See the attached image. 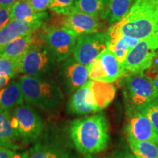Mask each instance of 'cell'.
Listing matches in <instances>:
<instances>
[{
	"label": "cell",
	"mask_w": 158,
	"mask_h": 158,
	"mask_svg": "<svg viewBox=\"0 0 158 158\" xmlns=\"http://www.w3.org/2000/svg\"><path fill=\"white\" fill-rule=\"evenodd\" d=\"M69 132L76 149L84 155L101 152L109 143L108 123L102 113L74 120Z\"/></svg>",
	"instance_id": "cell-1"
},
{
	"label": "cell",
	"mask_w": 158,
	"mask_h": 158,
	"mask_svg": "<svg viewBox=\"0 0 158 158\" xmlns=\"http://www.w3.org/2000/svg\"><path fill=\"white\" fill-rule=\"evenodd\" d=\"M121 35L142 40L158 32V0H135L127 14L116 22Z\"/></svg>",
	"instance_id": "cell-2"
},
{
	"label": "cell",
	"mask_w": 158,
	"mask_h": 158,
	"mask_svg": "<svg viewBox=\"0 0 158 158\" xmlns=\"http://www.w3.org/2000/svg\"><path fill=\"white\" fill-rule=\"evenodd\" d=\"M115 92L111 83L88 81L71 94L68 102L69 113L84 116L100 111L112 102Z\"/></svg>",
	"instance_id": "cell-3"
},
{
	"label": "cell",
	"mask_w": 158,
	"mask_h": 158,
	"mask_svg": "<svg viewBox=\"0 0 158 158\" xmlns=\"http://www.w3.org/2000/svg\"><path fill=\"white\" fill-rule=\"evenodd\" d=\"M24 100L45 111L58 110L64 100L62 91L51 78H37L23 75L20 78Z\"/></svg>",
	"instance_id": "cell-4"
},
{
	"label": "cell",
	"mask_w": 158,
	"mask_h": 158,
	"mask_svg": "<svg viewBox=\"0 0 158 158\" xmlns=\"http://www.w3.org/2000/svg\"><path fill=\"white\" fill-rule=\"evenodd\" d=\"M124 84L127 107L141 111L158 97V90L153 80L143 73L127 75Z\"/></svg>",
	"instance_id": "cell-5"
},
{
	"label": "cell",
	"mask_w": 158,
	"mask_h": 158,
	"mask_svg": "<svg viewBox=\"0 0 158 158\" xmlns=\"http://www.w3.org/2000/svg\"><path fill=\"white\" fill-rule=\"evenodd\" d=\"M11 123L19 135V141L30 143L37 141L44 129L40 114L29 103H22L11 112Z\"/></svg>",
	"instance_id": "cell-6"
},
{
	"label": "cell",
	"mask_w": 158,
	"mask_h": 158,
	"mask_svg": "<svg viewBox=\"0 0 158 158\" xmlns=\"http://www.w3.org/2000/svg\"><path fill=\"white\" fill-rule=\"evenodd\" d=\"M72 154L71 144L60 130L52 125L43 129L29 151V158H68Z\"/></svg>",
	"instance_id": "cell-7"
},
{
	"label": "cell",
	"mask_w": 158,
	"mask_h": 158,
	"mask_svg": "<svg viewBox=\"0 0 158 158\" xmlns=\"http://www.w3.org/2000/svg\"><path fill=\"white\" fill-rule=\"evenodd\" d=\"M158 50V32L140 40L137 45L130 50L121 65L123 75L143 73L153 64Z\"/></svg>",
	"instance_id": "cell-8"
},
{
	"label": "cell",
	"mask_w": 158,
	"mask_h": 158,
	"mask_svg": "<svg viewBox=\"0 0 158 158\" xmlns=\"http://www.w3.org/2000/svg\"><path fill=\"white\" fill-rule=\"evenodd\" d=\"M51 54L42 43H35L18 60L19 73L37 78H51L53 67Z\"/></svg>",
	"instance_id": "cell-9"
},
{
	"label": "cell",
	"mask_w": 158,
	"mask_h": 158,
	"mask_svg": "<svg viewBox=\"0 0 158 158\" xmlns=\"http://www.w3.org/2000/svg\"><path fill=\"white\" fill-rule=\"evenodd\" d=\"M76 39L72 31L62 26L49 27L43 35L47 48L58 62H64L73 54Z\"/></svg>",
	"instance_id": "cell-10"
},
{
	"label": "cell",
	"mask_w": 158,
	"mask_h": 158,
	"mask_svg": "<svg viewBox=\"0 0 158 158\" xmlns=\"http://www.w3.org/2000/svg\"><path fill=\"white\" fill-rule=\"evenodd\" d=\"M110 39L107 33L94 32L77 37L73 57L77 62L89 66L108 48Z\"/></svg>",
	"instance_id": "cell-11"
},
{
	"label": "cell",
	"mask_w": 158,
	"mask_h": 158,
	"mask_svg": "<svg viewBox=\"0 0 158 158\" xmlns=\"http://www.w3.org/2000/svg\"><path fill=\"white\" fill-rule=\"evenodd\" d=\"M89 78L105 83H113L123 75L121 64L108 48L104 50L89 65Z\"/></svg>",
	"instance_id": "cell-12"
},
{
	"label": "cell",
	"mask_w": 158,
	"mask_h": 158,
	"mask_svg": "<svg viewBox=\"0 0 158 158\" xmlns=\"http://www.w3.org/2000/svg\"><path fill=\"white\" fill-rule=\"evenodd\" d=\"M127 136L139 141L158 144V133L147 116L139 110L127 107V122L124 127Z\"/></svg>",
	"instance_id": "cell-13"
},
{
	"label": "cell",
	"mask_w": 158,
	"mask_h": 158,
	"mask_svg": "<svg viewBox=\"0 0 158 158\" xmlns=\"http://www.w3.org/2000/svg\"><path fill=\"white\" fill-rule=\"evenodd\" d=\"M59 78L64 92L73 93L89 81L88 67L75 59H68L61 68Z\"/></svg>",
	"instance_id": "cell-14"
},
{
	"label": "cell",
	"mask_w": 158,
	"mask_h": 158,
	"mask_svg": "<svg viewBox=\"0 0 158 158\" xmlns=\"http://www.w3.org/2000/svg\"><path fill=\"white\" fill-rule=\"evenodd\" d=\"M60 26L66 27L76 36L98 32L100 27L98 17L78 10H72L66 15H62Z\"/></svg>",
	"instance_id": "cell-15"
},
{
	"label": "cell",
	"mask_w": 158,
	"mask_h": 158,
	"mask_svg": "<svg viewBox=\"0 0 158 158\" xmlns=\"http://www.w3.org/2000/svg\"><path fill=\"white\" fill-rule=\"evenodd\" d=\"M43 24V21H28L11 20L0 29V48L11 40L23 35L36 31Z\"/></svg>",
	"instance_id": "cell-16"
},
{
	"label": "cell",
	"mask_w": 158,
	"mask_h": 158,
	"mask_svg": "<svg viewBox=\"0 0 158 158\" xmlns=\"http://www.w3.org/2000/svg\"><path fill=\"white\" fill-rule=\"evenodd\" d=\"M35 32L15 38L0 48V58L18 61L33 44L40 43Z\"/></svg>",
	"instance_id": "cell-17"
},
{
	"label": "cell",
	"mask_w": 158,
	"mask_h": 158,
	"mask_svg": "<svg viewBox=\"0 0 158 158\" xmlns=\"http://www.w3.org/2000/svg\"><path fill=\"white\" fill-rule=\"evenodd\" d=\"M23 100L20 81H13L0 89V109L10 110L23 103Z\"/></svg>",
	"instance_id": "cell-18"
},
{
	"label": "cell",
	"mask_w": 158,
	"mask_h": 158,
	"mask_svg": "<svg viewBox=\"0 0 158 158\" xmlns=\"http://www.w3.org/2000/svg\"><path fill=\"white\" fill-rule=\"evenodd\" d=\"M19 135L11 123V114L9 110L0 109V146L17 150Z\"/></svg>",
	"instance_id": "cell-19"
},
{
	"label": "cell",
	"mask_w": 158,
	"mask_h": 158,
	"mask_svg": "<svg viewBox=\"0 0 158 158\" xmlns=\"http://www.w3.org/2000/svg\"><path fill=\"white\" fill-rule=\"evenodd\" d=\"M11 20L32 21H43L47 16L45 12H36L32 8L28 0H18L13 4L10 10Z\"/></svg>",
	"instance_id": "cell-20"
},
{
	"label": "cell",
	"mask_w": 158,
	"mask_h": 158,
	"mask_svg": "<svg viewBox=\"0 0 158 158\" xmlns=\"http://www.w3.org/2000/svg\"><path fill=\"white\" fill-rule=\"evenodd\" d=\"M110 0H75L73 10L100 19H107Z\"/></svg>",
	"instance_id": "cell-21"
},
{
	"label": "cell",
	"mask_w": 158,
	"mask_h": 158,
	"mask_svg": "<svg viewBox=\"0 0 158 158\" xmlns=\"http://www.w3.org/2000/svg\"><path fill=\"white\" fill-rule=\"evenodd\" d=\"M130 149L135 158H157L158 144L147 141H139L127 136Z\"/></svg>",
	"instance_id": "cell-22"
},
{
	"label": "cell",
	"mask_w": 158,
	"mask_h": 158,
	"mask_svg": "<svg viewBox=\"0 0 158 158\" xmlns=\"http://www.w3.org/2000/svg\"><path fill=\"white\" fill-rule=\"evenodd\" d=\"M135 0H110L108 17L110 23H116L127 14Z\"/></svg>",
	"instance_id": "cell-23"
},
{
	"label": "cell",
	"mask_w": 158,
	"mask_h": 158,
	"mask_svg": "<svg viewBox=\"0 0 158 158\" xmlns=\"http://www.w3.org/2000/svg\"><path fill=\"white\" fill-rule=\"evenodd\" d=\"M107 48L113 53L121 65L125 60L126 56L130 50L128 45L122 40V36L114 40H110Z\"/></svg>",
	"instance_id": "cell-24"
},
{
	"label": "cell",
	"mask_w": 158,
	"mask_h": 158,
	"mask_svg": "<svg viewBox=\"0 0 158 158\" xmlns=\"http://www.w3.org/2000/svg\"><path fill=\"white\" fill-rule=\"evenodd\" d=\"M19 71L18 61L7 58H0V74L13 78Z\"/></svg>",
	"instance_id": "cell-25"
},
{
	"label": "cell",
	"mask_w": 158,
	"mask_h": 158,
	"mask_svg": "<svg viewBox=\"0 0 158 158\" xmlns=\"http://www.w3.org/2000/svg\"><path fill=\"white\" fill-rule=\"evenodd\" d=\"M75 0H52L49 9L59 15H66L73 10Z\"/></svg>",
	"instance_id": "cell-26"
},
{
	"label": "cell",
	"mask_w": 158,
	"mask_h": 158,
	"mask_svg": "<svg viewBox=\"0 0 158 158\" xmlns=\"http://www.w3.org/2000/svg\"><path fill=\"white\" fill-rule=\"evenodd\" d=\"M152 122L158 133V97L141 110Z\"/></svg>",
	"instance_id": "cell-27"
},
{
	"label": "cell",
	"mask_w": 158,
	"mask_h": 158,
	"mask_svg": "<svg viewBox=\"0 0 158 158\" xmlns=\"http://www.w3.org/2000/svg\"><path fill=\"white\" fill-rule=\"evenodd\" d=\"M32 8L36 12H44L49 8L52 0H28Z\"/></svg>",
	"instance_id": "cell-28"
},
{
	"label": "cell",
	"mask_w": 158,
	"mask_h": 158,
	"mask_svg": "<svg viewBox=\"0 0 158 158\" xmlns=\"http://www.w3.org/2000/svg\"><path fill=\"white\" fill-rule=\"evenodd\" d=\"M10 10L11 7H0V29H2L10 21H11Z\"/></svg>",
	"instance_id": "cell-29"
},
{
	"label": "cell",
	"mask_w": 158,
	"mask_h": 158,
	"mask_svg": "<svg viewBox=\"0 0 158 158\" xmlns=\"http://www.w3.org/2000/svg\"><path fill=\"white\" fill-rule=\"evenodd\" d=\"M110 158H135V155L127 149H120L115 152Z\"/></svg>",
	"instance_id": "cell-30"
},
{
	"label": "cell",
	"mask_w": 158,
	"mask_h": 158,
	"mask_svg": "<svg viewBox=\"0 0 158 158\" xmlns=\"http://www.w3.org/2000/svg\"><path fill=\"white\" fill-rule=\"evenodd\" d=\"M15 152H16L15 149L0 146V158H12Z\"/></svg>",
	"instance_id": "cell-31"
},
{
	"label": "cell",
	"mask_w": 158,
	"mask_h": 158,
	"mask_svg": "<svg viewBox=\"0 0 158 158\" xmlns=\"http://www.w3.org/2000/svg\"><path fill=\"white\" fill-rule=\"evenodd\" d=\"M122 38L124 40V42L128 45V47H129L130 49L133 48V47H135L140 41V40L135 38V37L126 36V35H122Z\"/></svg>",
	"instance_id": "cell-32"
},
{
	"label": "cell",
	"mask_w": 158,
	"mask_h": 158,
	"mask_svg": "<svg viewBox=\"0 0 158 158\" xmlns=\"http://www.w3.org/2000/svg\"><path fill=\"white\" fill-rule=\"evenodd\" d=\"M16 1L18 0H0V7L2 8L11 7Z\"/></svg>",
	"instance_id": "cell-33"
},
{
	"label": "cell",
	"mask_w": 158,
	"mask_h": 158,
	"mask_svg": "<svg viewBox=\"0 0 158 158\" xmlns=\"http://www.w3.org/2000/svg\"><path fill=\"white\" fill-rule=\"evenodd\" d=\"M11 78L5 75L0 74V89H2L7 84H9Z\"/></svg>",
	"instance_id": "cell-34"
},
{
	"label": "cell",
	"mask_w": 158,
	"mask_h": 158,
	"mask_svg": "<svg viewBox=\"0 0 158 158\" xmlns=\"http://www.w3.org/2000/svg\"><path fill=\"white\" fill-rule=\"evenodd\" d=\"M12 158H29V151L22 152H15Z\"/></svg>",
	"instance_id": "cell-35"
},
{
	"label": "cell",
	"mask_w": 158,
	"mask_h": 158,
	"mask_svg": "<svg viewBox=\"0 0 158 158\" xmlns=\"http://www.w3.org/2000/svg\"><path fill=\"white\" fill-rule=\"evenodd\" d=\"M155 76H153V78H151L153 80L154 84H155L156 87H157V90H158V69H157V70H155Z\"/></svg>",
	"instance_id": "cell-36"
},
{
	"label": "cell",
	"mask_w": 158,
	"mask_h": 158,
	"mask_svg": "<svg viewBox=\"0 0 158 158\" xmlns=\"http://www.w3.org/2000/svg\"><path fill=\"white\" fill-rule=\"evenodd\" d=\"M82 158H98V157H97L94 155H84V157Z\"/></svg>",
	"instance_id": "cell-37"
},
{
	"label": "cell",
	"mask_w": 158,
	"mask_h": 158,
	"mask_svg": "<svg viewBox=\"0 0 158 158\" xmlns=\"http://www.w3.org/2000/svg\"><path fill=\"white\" fill-rule=\"evenodd\" d=\"M68 158H80L78 157V156H77L76 155H74V154H71V155L69 156V157Z\"/></svg>",
	"instance_id": "cell-38"
},
{
	"label": "cell",
	"mask_w": 158,
	"mask_h": 158,
	"mask_svg": "<svg viewBox=\"0 0 158 158\" xmlns=\"http://www.w3.org/2000/svg\"><path fill=\"white\" fill-rule=\"evenodd\" d=\"M103 158H110V157H103Z\"/></svg>",
	"instance_id": "cell-39"
},
{
	"label": "cell",
	"mask_w": 158,
	"mask_h": 158,
	"mask_svg": "<svg viewBox=\"0 0 158 158\" xmlns=\"http://www.w3.org/2000/svg\"><path fill=\"white\" fill-rule=\"evenodd\" d=\"M157 158H158V155H157Z\"/></svg>",
	"instance_id": "cell-40"
}]
</instances>
